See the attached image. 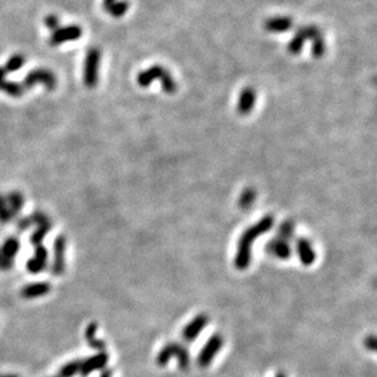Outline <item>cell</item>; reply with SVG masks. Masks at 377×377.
Returning a JSON list of instances; mask_svg holds the SVG:
<instances>
[{
    "mask_svg": "<svg viewBox=\"0 0 377 377\" xmlns=\"http://www.w3.org/2000/svg\"><path fill=\"white\" fill-rule=\"evenodd\" d=\"M274 225V219L270 216L264 217L256 222L254 226L249 227L243 232L238 240V246H237V253L235 256V265L238 270H244L249 266L250 261H252V248L254 244V240L264 235L266 231L271 229Z\"/></svg>",
    "mask_w": 377,
    "mask_h": 377,
    "instance_id": "1",
    "label": "cell"
},
{
    "mask_svg": "<svg viewBox=\"0 0 377 377\" xmlns=\"http://www.w3.org/2000/svg\"><path fill=\"white\" fill-rule=\"evenodd\" d=\"M172 357H177L178 365L182 369H186L190 365V353L187 348L180 343H168L159 352L157 362L160 366L168 364Z\"/></svg>",
    "mask_w": 377,
    "mask_h": 377,
    "instance_id": "2",
    "label": "cell"
},
{
    "mask_svg": "<svg viewBox=\"0 0 377 377\" xmlns=\"http://www.w3.org/2000/svg\"><path fill=\"white\" fill-rule=\"evenodd\" d=\"M37 83L44 84L45 88L48 90H54L56 88V77L55 74L48 69H35L31 71L27 76L25 77L24 82L21 83V86L24 87V89H31L32 87L35 86Z\"/></svg>",
    "mask_w": 377,
    "mask_h": 377,
    "instance_id": "3",
    "label": "cell"
},
{
    "mask_svg": "<svg viewBox=\"0 0 377 377\" xmlns=\"http://www.w3.org/2000/svg\"><path fill=\"white\" fill-rule=\"evenodd\" d=\"M99 63H100V51L97 48H92L88 50L84 61V71H83V81L87 87L93 88L98 83V72H99Z\"/></svg>",
    "mask_w": 377,
    "mask_h": 377,
    "instance_id": "4",
    "label": "cell"
},
{
    "mask_svg": "<svg viewBox=\"0 0 377 377\" xmlns=\"http://www.w3.org/2000/svg\"><path fill=\"white\" fill-rule=\"evenodd\" d=\"M223 346V338L220 334H213L208 342L201 348L199 355H198V364L201 367H206L213 363L214 357L217 355L220 349Z\"/></svg>",
    "mask_w": 377,
    "mask_h": 377,
    "instance_id": "5",
    "label": "cell"
},
{
    "mask_svg": "<svg viewBox=\"0 0 377 377\" xmlns=\"http://www.w3.org/2000/svg\"><path fill=\"white\" fill-rule=\"evenodd\" d=\"M82 35V28L77 25H70L65 26V27H59L53 31L50 35L49 44L53 45H60L63 43H67V42H72L80 40Z\"/></svg>",
    "mask_w": 377,
    "mask_h": 377,
    "instance_id": "6",
    "label": "cell"
},
{
    "mask_svg": "<svg viewBox=\"0 0 377 377\" xmlns=\"http://www.w3.org/2000/svg\"><path fill=\"white\" fill-rule=\"evenodd\" d=\"M31 221L32 225L34 223V225L38 226V229L34 231L33 235L31 237V242L33 246H40L42 240H43L44 237L48 235V232L51 229L50 220L43 213L37 211V213H33V215L31 216Z\"/></svg>",
    "mask_w": 377,
    "mask_h": 377,
    "instance_id": "7",
    "label": "cell"
},
{
    "mask_svg": "<svg viewBox=\"0 0 377 377\" xmlns=\"http://www.w3.org/2000/svg\"><path fill=\"white\" fill-rule=\"evenodd\" d=\"M208 321H209L208 320V317L203 314L198 315V316L194 317L193 320L190 321V324L184 327L183 332H182V337H183V340L186 341V342H190V343L194 342L196 338L201 333V331L205 328V326L208 325Z\"/></svg>",
    "mask_w": 377,
    "mask_h": 377,
    "instance_id": "8",
    "label": "cell"
},
{
    "mask_svg": "<svg viewBox=\"0 0 377 377\" xmlns=\"http://www.w3.org/2000/svg\"><path fill=\"white\" fill-rule=\"evenodd\" d=\"M65 252H66V238L59 236L54 243V262L53 275L59 276L65 270Z\"/></svg>",
    "mask_w": 377,
    "mask_h": 377,
    "instance_id": "9",
    "label": "cell"
},
{
    "mask_svg": "<svg viewBox=\"0 0 377 377\" xmlns=\"http://www.w3.org/2000/svg\"><path fill=\"white\" fill-rule=\"evenodd\" d=\"M108 359H109L108 354L105 352H102L90 356L89 359L86 360V362L81 363V370H80L81 375L88 376L89 373L96 371V370L104 369V366H105L106 363H108Z\"/></svg>",
    "mask_w": 377,
    "mask_h": 377,
    "instance_id": "10",
    "label": "cell"
},
{
    "mask_svg": "<svg viewBox=\"0 0 377 377\" xmlns=\"http://www.w3.org/2000/svg\"><path fill=\"white\" fill-rule=\"evenodd\" d=\"M297 254L300 262L305 266H310L314 264L316 259V253L308 239L300 238L297 240Z\"/></svg>",
    "mask_w": 377,
    "mask_h": 377,
    "instance_id": "11",
    "label": "cell"
},
{
    "mask_svg": "<svg viewBox=\"0 0 377 377\" xmlns=\"http://www.w3.org/2000/svg\"><path fill=\"white\" fill-rule=\"evenodd\" d=\"M47 260H48V252L44 247L35 246V252L34 256L30 259L27 264V269L31 274H40L45 266H47Z\"/></svg>",
    "mask_w": 377,
    "mask_h": 377,
    "instance_id": "12",
    "label": "cell"
},
{
    "mask_svg": "<svg viewBox=\"0 0 377 377\" xmlns=\"http://www.w3.org/2000/svg\"><path fill=\"white\" fill-rule=\"evenodd\" d=\"M266 249L270 254H272L278 259H288L292 255V249L287 240L281 238H275L270 240L266 246Z\"/></svg>",
    "mask_w": 377,
    "mask_h": 377,
    "instance_id": "13",
    "label": "cell"
},
{
    "mask_svg": "<svg viewBox=\"0 0 377 377\" xmlns=\"http://www.w3.org/2000/svg\"><path fill=\"white\" fill-rule=\"evenodd\" d=\"M6 74L8 73H6L4 67H0V90L9 94L12 98H20L25 92L24 87L21 86V83L11 82V81L6 80Z\"/></svg>",
    "mask_w": 377,
    "mask_h": 377,
    "instance_id": "14",
    "label": "cell"
},
{
    "mask_svg": "<svg viewBox=\"0 0 377 377\" xmlns=\"http://www.w3.org/2000/svg\"><path fill=\"white\" fill-rule=\"evenodd\" d=\"M50 292V285L47 282H40V284H31L22 288L21 295L24 298L32 299L38 298L42 295L48 294Z\"/></svg>",
    "mask_w": 377,
    "mask_h": 377,
    "instance_id": "15",
    "label": "cell"
},
{
    "mask_svg": "<svg viewBox=\"0 0 377 377\" xmlns=\"http://www.w3.org/2000/svg\"><path fill=\"white\" fill-rule=\"evenodd\" d=\"M5 199H6V203H8L9 210H10L12 217L17 215V214L20 213V210L22 209V206H24V203H25L24 196H22L20 192L14 191V192H10V193L5 197Z\"/></svg>",
    "mask_w": 377,
    "mask_h": 377,
    "instance_id": "16",
    "label": "cell"
},
{
    "mask_svg": "<svg viewBox=\"0 0 377 377\" xmlns=\"http://www.w3.org/2000/svg\"><path fill=\"white\" fill-rule=\"evenodd\" d=\"M18 249H20V242H18L17 238L11 237V238L6 239L4 244L0 247V253H2L6 259L14 261V258L17 255Z\"/></svg>",
    "mask_w": 377,
    "mask_h": 377,
    "instance_id": "17",
    "label": "cell"
},
{
    "mask_svg": "<svg viewBox=\"0 0 377 377\" xmlns=\"http://www.w3.org/2000/svg\"><path fill=\"white\" fill-rule=\"evenodd\" d=\"M96 333H97V325L96 324H90L89 326L87 327L86 340H87V342H88V344L90 347L94 348V349L102 350V352H103V349L105 348V343H104L103 341L97 340Z\"/></svg>",
    "mask_w": 377,
    "mask_h": 377,
    "instance_id": "18",
    "label": "cell"
},
{
    "mask_svg": "<svg viewBox=\"0 0 377 377\" xmlns=\"http://www.w3.org/2000/svg\"><path fill=\"white\" fill-rule=\"evenodd\" d=\"M25 61L26 60H25L24 55H21V54L12 55L10 59L8 60V63H6L4 70L6 71V73L16 72V71H18L22 66H24Z\"/></svg>",
    "mask_w": 377,
    "mask_h": 377,
    "instance_id": "19",
    "label": "cell"
},
{
    "mask_svg": "<svg viewBox=\"0 0 377 377\" xmlns=\"http://www.w3.org/2000/svg\"><path fill=\"white\" fill-rule=\"evenodd\" d=\"M11 219H12V215H11L10 210H9L5 196L0 194V222L2 223L9 222Z\"/></svg>",
    "mask_w": 377,
    "mask_h": 377,
    "instance_id": "20",
    "label": "cell"
},
{
    "mask_svg": "<svg viewBox=\"0 0 377 377\" xmlns=\"http://www.w3.org/2000/svg\"><path fill=\"white\" fill-rule=\"evenodd\" d=\"M81 370V362H72L66 364L60 370V377H72L74 373L80 372Z\"/></svg>",
    "mask_w": 377,
    "mask_h": 377,
    "instance_id": "21",
    "label": "cell"
},
{
    "mask_svg": "<svg viewBox=\"0 0 377 377\" xmlns=\"http://www.w3.org/2000/svg\"><path fill=\"white\" fill-rule=\"evenodd\" d=\"M294 233V226L292 222H285L284 225L278 229V236L281 239L287 240L293 237Z\"/></svg>",
    "mask_w": 377,
    "mask_h": 377,
    "instance_id": "22",
    "label": "cell"
},
{
    "mask_svg": "<svg viewBox=\"0 0 377 377\" xmlns=\"http://www.w3.org/2000/svg\"><path fill=\"white\" fill-rule=\"evenodd\" d=\"M108 11L112 16H116V17H119V16H122L126 11H127V3H126V2H115L111 6H110V9Z\"/></svg>",
    "mask_w": 377,
    "mask_h": 377,
    "instance_id": "23",
    "label": "cell"
},
{
    "mask_svg": "<svg viewBox=\"0 0 377 377\" xmlns=\"http://www.w3.org/2000/svg\"><path fill=\"white\" fill-rule=\"evenodd\" d=\"M44 24L51 32H53L56 30V28H59V17L55 15H48L47 17L44 18Z\"/></svg>",
    "mask_w": 377,
    "mask_h": 377,
    "instance_id": "24",
    "label": "cell"
},
{
    "mask_svg": "<svg viewBox=\"0 0 377 377\" xmlns=\"http://www.w3.org/2000/svg\"><path fill=\"white\" fill-rule=\"evenodd\" d=\"M253 199H254V194L253 193H244V196L240 198V205L242 206H249L252 204Z\"/></svg>",
    "mask_w": 377,
    "mask_h": 377,
    "instance_id": "25",
    "label": "cell"
},
{
    "mask_svg": "<svg viewBox=\"0 0 377 377\" xmlns=\"http://www.w3.org/2000/svg\"><path fill=\"white\" fill-rule=\"evenodd\" d=\"M365 347L369 350H371V352H373V350H376V338L373 337V336L366 337L365 338Z\"/></svg>",
    "mask_w": 377,
    "mask_h": 377,
    "instance_id": "26",
    "label": "cell"
},
{
    "mask_svg": "<svg viewBox=\"0 0 377 377\" xmlns=\"http://www.w3.org/2000/svg\"><path fill=\"white\" fill-rule=\"evenodd\" d=\"M31 225H32L31 217H27V219H22V220L18 221L17 227L20 230H26V229H28V227H30Z\"/></svg>",
    "mask_w": 377,
    "mask_h": 377,
    "instance_id": "27",
    "label": "cell"
},
{
    "mask_svg": "<svg viewBox=\"0 0 377 377\" xmlns=\"http://www.w3.org/2000/svg\"><path fill=\"white\" fill-rule=\"evenodd\" d=\"M115 2H116V0H104V2H103V6H104V8H105V10H109L110 6H111Z\"/></svg>",
    "mask_w": 377,
    "mask_h": 377,
    "instance_id": "28",
    "label": "cell"
},
{
    "mask_svg": "<svg viewBox=\"0 0 377 377\" xmlns=\"http://www.w3.org/2000/svg\"><path fill=\"white\" fill-rule=\"evenodd\" d=\"M100 377H111V371L110 370H104Z\"/></svg>",
    "mask_w": 377,
    "mask_h": 377,
    "instance_id": "29",
    "label": "cell"
},
{
    "mask_svg": "<svg viewBox=\"0 0 377 377\" xmlns=\"http://www.w3.org/2000/svg\"><path fill=\"white\" fill-rule=\"evenodd\" d=\"M276 377H286V376L284 375V373H278V375H277V376H276Z\"/></svg>",
    "mask_w": 377,
    "mask_h": 377,
    "instance_id": "30",
    "label": "cell"
},
{
    "mask_svg": "<svg viewBox=\"0 0 377 377\" xmlns=\"http://www.w3.org/2000/svg\"><path fill=\"white\" fill-rule=\"evenodd\" d=\"M0 377H16V376H12V375H8V376H0Z\"/></svg>",
    "mask_w": 377,
    "mask_h": 377,
    "instance_id": "31",
    "label": "cell"
}]
</instances>
